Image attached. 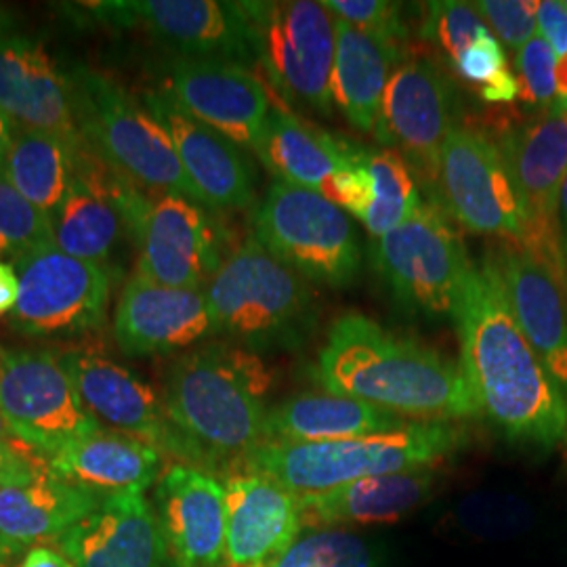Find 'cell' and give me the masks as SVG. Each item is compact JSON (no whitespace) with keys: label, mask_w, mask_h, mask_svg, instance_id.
<instances>
[{"label":"cell","mask_w":567,"mask_h":567,"mask_svg":"<svg viewBox=\"0 0 567 567\" xmlns=\"http://www.w3.org/2000/svg\"><path fill=\"white\" fill-rule=\"evenodd\" d=\"M566 7H567V0H566Z\"/></svg>","instance_id":"cell-55"},{"label":"cell","mask_w":567,"mask_h":567,"mask_svg":"<svg viewBox=\"0 0 567 567\" xmlns=\"http://www.w3.org/2000/svg\"><path fill=\"white\" fill-rule=\"evenodd\" d=\"M463 442V429L452 423H410L400 431L337 442H265L238 471L261 473L295 496H307L365 477L437 465Z\"/></svg>","instance_id":"cell-5"},{"label":"cell","mask_w":567,"mask_h":567,"mask_svg":"<svg viewBox=\"0 0 567 567\" xmlns=\"http://www.w3.org/2000/svg\"><path fill=\"white\" fill-rule=\"evenodd\" d=\"M55 543L76 567H183L142 489L105 494Z\"/></svg>","instance_id":"cell-19"},{"label":"cell","mask_w":567,"mask_h":567,"mask_svg":"<svg viewBox=\"0 0 567 567\" xmlns=\"http://www.w3.org/2000/svg\"><path fill=\"white\" fill-rule=\"evenodd\" d=\"M0 410L21 444L44 461L102 429L60 358L47 351L0 349Z\"/></svg>","instance_id":"cell-14"},{"label":"cell","mask_w":567,"mask_h":567,"mask_svg":"<svg viewBox=\"0 0 567 567\" xmlns=\"http://www.w3.org/2000/svg\"><path fill=\"white\" fill-rule=\"evenodd\" d=\"M68 74L82 140L102 161L143 192L179 194L198 203L175 143L145 105L97 70L74 65Z\"/></svg>","instance_id":"cell-6"},{"label":"cell","mask_w":567,"mask_h":567,"mask_svg":"<svg viewBox=\"0 0 567 567\" xmlns=\"http://www.w3.org/2000/svg\"><path fill=\"white\" fill-rule=\"evenodd\" d=\"M225 567H271L303 532L299 498L252 471L225 475Z\"/></svg>","instance_id":"cell-25"},{"label":"cell","mask_w":567,"mask_h":567,"mask_svg":"<svg viewBox=\"0 0 567 567\" xmlns=\"http://www.w3.org/2000/svg\"><path fill=\"white\" fill-rule=\"evenodd\" d=\"M145 107L168 131L198 204L213 210H240L252 204L257 175L240 145L192 118L166 91L147 93Z\"/></svg>","instance_id":"cell-21"},{"label":"cell","mask_w":567,"mask_h":567,"mask_svg":"<svg viewBox=\"0 0 567 567\" xmlns=\"http://www.w3.org/2000/svg\"><path fill=\"white\" fill-rule=\"evenodd\" d=\"M102 494L58 477L47 461L13 477L0 494V536L23 553L58 540L100 505Z\"/></svg>","instance_id":"cell-27"},{"label":"cell","mask_w":567,"mask_h":567,"mask_svg":"<svg viewBox=\"0 0 567 567\" xmlns=\"http://www.w3.org/2000/svg\"><path fill=\"white\" fill-rule=\"evenodd\" d=\"M0 112L20 128L84 142L74 116L70 74L30 37L0 34Z\"/></svg>","instance_id":"cell-23"},{"label":"cell","mask_w":567,"mask_h":567,"mask_svg":"<svg viewBox=\"0 0 567 567\" xmlns=\"http://www.w3.org/2000/svg\"><path fill=\"white\" fill-rule=\"evenodd\" d=\"M47 465L63 482L105 496L128 489L145 492L161 480L163 454L142 440L102 426L61 447Z\"/></svg>","instance_id":"cell-30"},{"label":"cell","mask_w":567,"mask_h":567,"mask_svg":"<svg viewBox=\"0 0 567 567\" xmlns=\"http://www.w3.org/2000/svg\"><path fill=\"white\" fill-rule=\"evenodd\" d=\"M166 93L192 118L248 150L257 147L271 112L264 82L225 61L179 58L171 65Z\"/></svg>","instance_id":"cell-20"},{"label":"cell","mask_w":567,"mask_h":567,"mask_svg":"<svg viewBox=\"0 0 567 567\" xmlns=\"http://www.w3.org/2000/svg\"><path fill=\"white\" fill-rule=\"evenodd\" d=\"M461 519L475 534L507 536L526 529L532 511L515 496H471L461 505Z\"/></svg>","instance_id":"cell-39"},{"label":"cell","mask_w":567,"mask_h":567,"mask_svg":"<svg viewBox=\"0 0 567 567\" xmlns=\"http://www.w3.org/2000/svg\"><path fill=\"white\" fill-rule=\"evenodd\" d=\"M18 555H20V553L0 536V567H13V559H16Z\"/></svg>","instance_id":"cell-51"},{"label":"cell","mask_w":567,"mask_h":567,"mask_svg":"<svg viewBox=\"0 0 567 567\" xmlns=\"http://www.w3.org/2000/svg\"><path fill=\"white\" fill-rule=\"evenodd\" d=\"M358 145L307 124L284 107H271L255 152L278 182L328 198L334 179L353 163Z\"/></svg>","instance_id":"cell-29"},{"label":"cell","mask_w":567,"mask_h":567,"mask_svg":"<svg viewBox=\"0 0 567 567\" xmlns=\"http://www.w3.org/2000/svg\"><path fill=\"white\" fill-rule=\"evenodd\" d=\"M133 244L137 276L171 288H204L224 264L210 215L179 194L150 196Z\"/></svg>","instance_id":"cell-17"},{"label":"cell","mask_w":567,"mask_h":567,"mask_svg":"<svg viewBox=\"0 0 567 567\" xmlns=\"http://www.w3.org/2000/svg\"><path fill=\"white\" fill-rule=\"evenodd\" d=\"M20 299V276L16 265L0 261V316L11 313Z\"/></svg>","instance_id":"cell-45"},{"label":"cell","mask_w":567,"mask_h":567,"mask_svg":"<svg viewBox=\"0 0 567 567\" xmlns=\"http://www.w3.org/2000/svg\"><path fill=\"white\" fill-rule=\"evenodd\" d=\"M213 334L204 288H171L133 276L116 305L114 337L126 355H168Z\"/></svg>","instance_id":"cell-24"},{"label":"cell","mask_w":567,"mask_h":567,"mask_svg":"<svg viewBox=\"0 0 567 567\" xmlns=\"http://www.w3.org/2000/svg\"><path fill=\"white\" fill-rule=\"evenodd\" d=\"M316 381L326 393L377 405L410 423L482 416L461 364L362 313L332 322L318 353Z\"/></svg>","instance_id":"cell-2"},{"label":"cell","mask_w":567,"mask_h":567,"mask_svg":"<svg viewBox=\"0 0 567 567\" xmlns=\"http://www.w3.org/2000/svg\"><path fill=\"white\" fill-rule=\"evenodd\" d=\"M82 143L18 126L0 173L51 219L72 185Z\"/></svg>","instance_id":"cell-33"},{"label":"cell","mask_w":567,"mask_h":567,"mask_svg":"<svg viewBox=\"0 0 567 567\" xmlns=\"http://www.w3.org/2000/svg\"><path fill=\"white\" fill-rule=\"evenodd\" d=\"M271 567H377L372 548L341 527H309Z\"/></svg>","instance_id":"cell-35"},{"label":"cell","mask_w":567,"mask_h":567,"mask_svg":"<svg viewBox=\"0 0 567 567\" xmlns=\"http://www.w3.org/2000/svg\"><path fill=\"white\" fill-rule=\"evenodd\" d=\"M28 473H30V471H28ZM21 475H23V473H21ZM13 477H18V475H2V473H0V494H2V489H4V486H7Z\"/></svg>","instance_id":"cell-53"},{"label":"cell","mask_w":567,"mask_h":567,"mask_svg":"<svg viewBox=\"0 0 567 567\" xmlns=\"http://www.w3.org/2000/svg\"><path fill=\"white\" fill-rule=\"evenodd\" d=\"M540 37L550 44L557 60L567 58V7L559 0L538 2Z\"/></svg>","instance_id":"cell-43"},{"label":"cell","mask_w":567,"mask_h":567,"mask_svg":"<svg viewBox=\"0 0 567 567\" xmlns=\"http://www.w3.org/2000/svg\"><path fill=\"white\" fill-rule=\"evenodd\" d=\"M519 100L532 112L547 110L557 102V55L540 34H536L517 51Z\"/></svg>","instance_id":"cell-38"},{"label":"cell","mask_w":567,"mask_h":567,"mask_svg":"<svg viewBox=\"0 0 567 567\" xmlns=\"http://www.w3.org/2000/svg\"><path fill=\"white\" fill-rule=\"evenodd\" d=\"M358 163L368 183V203L360 221L374 238H381L416 213L419 187L404 158L393 150L360 147Z\"/></svg>","instance_id":"cell-34"},{"label":"cell","mask_w":567,"mask_h":567,"mask_svg":"<svg viewBox=\"0 0 567 567\" xmlns=\"http://www.w3.org/2000/svg\"><path fill=\"white\" fill-rule=\"evenodd\" d=\"M7 32H11V25H9V20H7L4 11L0 9V34H7Z\"/></svg>","instance_id":"cell-52"},{"label":"cell","mask_w":567,"mask_h":567,"mask_svg":"<svg viewBox=\"0 0 567 567\" xmlns=\"http://www.w3.org/2000/svg\"><path fill=\"white\" fill-rule=\"evenodd\" d=\"M60 362L95 421L179 458V442L164 402L142 377L100 353L72 351Z\"/></svg>","instance_id":"cell-22"},{"label":"cell","mask_w":567,"mask_h":567,"mask_svg":"<svg viewBox=\"0 0 567 567\" xmlns=\"http://www.w3.org/2000/svg\"><path fill=\"white\" fill-rule=\"evenodd\" d=\"M147 200L140 185L82 143L72 185L51 215L53 244L70 257L107 267L122 236L135 238Z\"/></svg>","instance_id":"cell-15"},{"label":"cell","mask_w":567,"mask_h":567,"mask_svg":"<svg viewBox=\"0 0 567 567\" xmlns=\"http://www.w3.org/2000/svg\"><path fill=\"white\" fill-rule=\"evenodd\" d=\"M370 257L402 313L426 320L456 316L473 264L440 206L421 203L405 224L374 238Z\"/></svg>","instance_id":"cell-7"},{"label":"cell","mask_w":567,"mask_h":567,"mask_svg":"<svg viewBox=\"0 0 567 567\" xmlns=\"http://www.w3.org/2000/svg\"><path fill=\"white\" fill-rule=\"evenodd\" d=\"M16 128H18V126L13 124V121L0 112V166L4 163V156H7L9 147H11Z\"/></svg>","instance_id":"cell-49"},{"label":"cell","mask_w":567,"mask_h":567,"mask_svg":"<svg viewBox=\"0 0 567 567\" xmlns=\"http://www.w3.org/2000/svg\"><path fill=\"white\" fill-rule=\"evenodd\" d=\"M51 243V219L41 208L28 203L0 173V261H18Z\"/></svg>","instance_id":"cell-36"},{"label":"cell","mask_w":567,"mask_h":567,"mask_svg":"<svg viewBox=\"0 0 567 567\" xmlns=\"http://www.w3.org/2000/svg\"><path fill=\"white\" fill-rule=\"evenodd\" d=\"M326 9L362 32L404 42L408 28L402 20V4L386 0H324Z\"/></svg>","instance_id":"cell-40"},{"label":"cell","mask_w":567,"mask_h":567,"mask_svg":"<svg viewBox=\"0 0 567 567\" xmlns=\"http://www.w3.org/2000/svg\"><path fill=\"white\" fill-rule=\"evenodd\" d=\"M480 95L487 103L515 102V100H519V81L511 70H505L496 79L480 86Z\"/></svg>","instance_id":"cell-44"},{"label":"cell","mask_w":567,"mask_h":567,"mask_svg":"<svg viewBox=\"0 0 567 567\" xmlns=\"http://www.w3.org/2000/svg\"><path fill=\"white\" fill-rule=\"evenodd\" d=\"M334 37L332 103L351 126L374 133L386 84L404 58V42L368 34L341 20H334Z\"/></svg>","instance_id":"cell-31"},{"label":"cell","mask_w":567,"mask_h":567,"mask_svg":"<svg viewBox=\"0 0 567 567\" xmlns=\"http://www.w3.org/2000/svg\"><path fill=\"white\" fill-rule=\"evenodd\" d=\"M431 203L473 234L526 244V213L503 152L480 128L456 124L447 133Z\"/></svg>","instance_id":"cell-11"},{"label":"cell","mask_w":567,"mask_h":567,"mask_svg":"<svg viewBox=\"0 0 567 567\" xmlns=\"http://www.w3.org/2000/svg\"><path fill=\"white\" fill-rule=\"evenodd\" d=\"M482 18L489 21L496 39L519 51L538 32V2L529 0H482L475 2Z\"/></svg>","instance_id":"cell-41"},{"label":"cell","mask_w":567,"mask_h":567,"mask_svg":"<svg viewBox=\"0 0 567 567\" xmlns=\"http://www.w3.org/2000/svg\"><path fill=\"white\" fill-rule=\"evenodd\" d=\"M452 68L466 82L484 86L508 70L505 44L496 39L492 30H487L466 49L458 60L454 61Z\"/></svg>","instance_id":"cell-42"},{"label":"cell","mask_w":567,"mask_h":567,"mask_svg":"<svg viewBox=\"0 0 567 567\" xmlns=\"http://www.w3.org/2000/svg\"><path fill=\"white\" fill-rule=\"evenodd\" d=\"M408 425L410 421L353 398L334 393H299L267 410L265 442H337L391 433Z\"/></svg>","instance_id":"cell-32"},{"label":"cell","mask_w":567,"mask_h":567,"mask_svg":"<svg viewBox=\"0 0 567 567\" xmlns=\"http://www.w3.org/2000/svg\"><path fill=\"white\" fill-rule=\"evenodd\" d=\"M274 374L240 344L194 349L168 370L164 410L179 442V461L206 473L238 471L265 442V398Z\"/></svg>","instance_id":"cell-3"},{"label":"cell","mask_w":567,"mask_h":567,"mask_svg":"<svg viewBox=\"0 0 567 567\" xmlns=\"http://www.w3.org/2000/svg\"><path fill=\"white\" fill-rule=\"evenodd\" d=\"M257 32L259 65L286 102L332 112L334 16L322 2H243Z\"/></svg>","instance_id":"cell-9"},{"label":"cell","mask_w":567,"mask_h":567,"mask_svg":"<svg viewBox=\"0 0 567 567\" xmlns=\"http://www.w3.org/2000/svg\"><path fill=\"white\" fill-rule=\"evenodd\" d=\"M461 370L475 402L508 442L550 447L567 442V402L527 343L496 276L471 265L456 309Z\"/></svg>","instance_id":"cell-1"},{"label":"cell","mask_w":567,"mask_h":567,"mask_svg":"<svg viewBox=\"0 0 567 567\" xmlns=\"http://www.w3.org/2000/svg\"><path fill=\"white\" fill-rule=\"evenodd\" d=\"M82 7L110 25L143 30L182 60L225 61L246 70L259 63L257 32L243 2L135 0Z\"/></svg>","instance_id":"cell-10"},{"label":"cell","mask_w":567,"mask_h":567,"mask_svg":"<svg viewBox=\"0 0 567 567\" xmlns=\"http://www.w3.org/2000/svg\"><path fill=\"white\" fill-rule=\"evenodd\" d=\"M557 221H559V238L567 246V175L559 192V208H557Z\"/></svg>","instance_id":"cell-50"},{"label":"cell","mask_w":567,"mask_h":567,"mask_svg":"<svg viewBox=\"0 0 567 567\" xmlns=\"http://www.w3.org/2000/svg\"><path fill=\"white\" fill-rule=\"evenodd\" d=\"M20 299L9 313L25 337H74L102 330L110 305L107 267L41 246L16 261Z\"/></svg>","instance_id":"cell-12"},{"label":"cell","mask_w":567,"mask_h":567,"mask_svg":"<svg viewBox=\"0 0 567 567\" xmlns=\"http://www.w3.org/2000/svg\"><path fill=\"white\" fill-rule=\"evenodd\" d=\"M496 145L526 213L524 246L566 271L557 208L567 175V105L555 102L517 124H508Z\"/></svg>","instance_id":"cell-16"},{"label":"cell","mask_w":567,"mask_h":567,"mask_svg":"<svg viewBox=\"0 0 567 567\" xmlns=\"http://www.w3.org/2000/svg\"><path fill=\"white\" fill-rule=\"evenodd\" d=\"M458 93L435 61H402L386 84L374 135L386 150L398 152L429 203L435 196L442 150L447 133L458 124Z\"/></svg>","instance_id":"cell-13"},{"label":"cell","mask_w":567,"mask_h":567,"mask_svg":"<svg viewBox=\"0 0 567 567\" xmlns=\"http://www.w3.org/2000/svg\"><path fill=\"white\" fill-rule=\"evenodd\" d=\"M154 508L183 567L225 566V487L213 473L187 465L166 468Z\"/></svg>","instance_id":"cell-26"},{"label":"cell","mask_w":567,"mask_h":567,"mask_svg":"<svg viewBox=\"0 0 567 567\" xmlns=\"http://www.w3.org/2000/svg\"><path fill=\"white\" fill-rule=\"evenodd\" d=\"M44 458L32 452H18L9 447H0V473L2 475H21L42 465Z\"/></svg>","instance_id":"cell-46"},{"label":"cell","mask_w":567,"mask_h":567,"mask_svg":"<svg viewBox=\"0 0 567 567\" xmlns=\"http://www.w3.org/2000/svg\"><path fill=\"white\" fill-rule=\"evenodd\" d=\"M435 486L431 466L365 477L320 494L297 496L303 527L389 524L421 507Z\"/></svg>","instance_id":"cell-28"},{"label":"cell","mask_w":567,"mask_h":567,"mask_svg":"<svg viewBox=\"0 0 567 567\" xmlns=\"http://www.w3.org/2000/svg\"><path fill=\"white\" fill-rule=\"evenodd\" d=\"M204 292L213 334L255 353L299 349L318 326L313 288L255 236L224 259Z\"/></svg>","instance_id":"cell-4"},{"label":"cell","mask_w":567,"mask_h":567,"mask_svg":"<svg viewBox=\"0 0 567 567\" xmlns=\"http://www.w3.org/2000/svg\"><path fill=\"white\" fill-rule=\"evenodd\" d=\"M487 30L489 28L475 4L440 0L429 2L421 37L454 65V61Z\"/></svg>","instance_id":"cell-37"},{"label":"cell","mask_w":567,"mask_h":567,"mask_svg":"<svg viewBox=\"0 0 567 567\" xmlns=\"http://www.w3.org/2000/svg\"><path fill=\"white\" fill-rule=\"evenodd\" d=\"M561 255H564V265H566V276H567V246H566V244H561Z\"/></svg>","instance_id":"cell-54"},{"label":"cell","mask_w":567,"mask_h":567,"mask_svg":"<svg viewBox=\"0 0 567 567\" xmlns=\"http://www.w3.org/2000/svg\"><path fill=\"white\" fill-rule=\"evenodd\" d=\"M0 447H9V450H18V452H32L30 447L23 446L20 437L16 435V431L9 425V421L4 419L2 410H0ZM34 454V452H32Z\"/></svg>","instance_id":"cell-48"},{"label":"cell","mask_w":567,"mask_h":567,"mask_svg":"<svg viewBox=\"0 0 567 567\" xmlns=\"http://www.w3.org/2000/svg\"><path fill=\"white\" fill-rule=\"evenodd\" d=\"M255 238L307 282L344 288L362 271L349 215L322 194L276 182L255 215Z\"/></svg>","instance_id":"cell-8"},{"label":"cell","mask_w":567,"mask_h":567,"mask_svg":"<svg viewBox=\"0 0 567 567\" xmlns=\"http://www.w3.org/2000/svg\"><path fill=\"white\" fill-rule=\"evenodd\" d=\"M20 567H76L61 550L49 547L30 548Z\"/></svg>","instance_id":"cell-47"},{"label":"cell","mask_w":567,"mask_h":567,"mask_svg":"<svg viewBox=\"0 0 567 567\" xmlns=\"http://www.w3.org/2000/svg\"><path fill=\"white\" fill-rule=\"evenodd\" d=\"M503 284L511 313L567 402V276L524 244L486 255Z\"/></svg>","instance_id":"cell-18"}]
</instances>
